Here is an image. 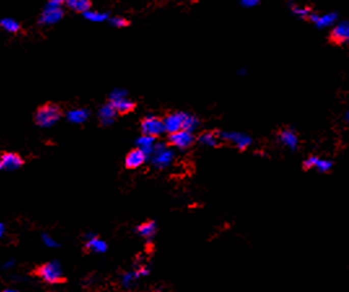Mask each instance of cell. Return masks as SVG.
Masks as SVG:
<instances>
[{"label": "cell", "instance_id": "6da1fadb", "mask_svg": "<svg viewBox=\"0 0 349 292\" xmlns=\"http://www.w3.org/2000/svg\"><path fill=\"white\" fill-rule=\"evenodd\" d=\"M33 273H34V275H37L38 278H40L42 281L51 284L64 283V282L66 281L65 277H64L63 274V269H61L60 263L56 262V261L43 263V265L35 268Z\"/></svg>", "mask_w": 349, "mask_h": 292}, {"label": "cell", "instance_id": "7a4b0ae2", "mask_svg": "<svg viewBox=\"0 0 349 292\" xmlns=\"http://www.w3.org/2000/svg\"><path fill=\"white\" fill-rule=\"evenodd\" d=\"M63 116L60 107L56 104H44L35 113V122L42 127H49L58 122Z\"/></svg>", "mask_w": 349, "mask_h": 292}, {"label": "cell", "instance_id": "3957f363", "mask_svg": "<svg viewBox=\"0 0 349 292\" xmlns=\"http://www.w3.org/2000/svg\"><path fill=\"white\" fill-rule=\"evenodd\" d=\"M126 95V91H123V90H115L109 96V103H112V105L115 107L116 111L121 115L131 112L135 108L134 101L127 99Z\"/></svg>", "mask_w": 349, "mask_h": 292}, {"label": "cell", "instance_id": "277c9868", "mask_svg": "<svg viewBox=\"0 0 349 292\" xmlns=\"http://www.w3.org/2000/svg\"><path fill=\"white\" fill-rule=\"evenodd\" d=\"M141 129L143 135L156 138L165 131V125H164V120H161V118L155 117V116H148L142 121Z\"/></svg>", "mask_w": 349, "mask_h": 292}, {"label": "cell", "instance_id": "5b68a950", "mask_svg": "<svg viewBox=\"0 0 349 292\" xmlns=\"http://www.w3.org/2000/svg\"><path fill=\"white\" fill-rule=\"evenodd\" d=\"M63 16L64 12L61 9L60 4H55L48 2V4L46 6L44 11L42 12V15H40L39 22L42 25H55V23H58L63 18Z\"/></svg>", "mask_w": 349, "mask_h": 292}, {"label": "cell", "instance_id": "8992f818", "mask_svg": "<svg viewBox=\"0 0 349 292\" xmlns=\"http://www.w3.org/2000/svg\"><path fill=\"white\" fill-rule=\"evenodd\" d=\"M187 116L189 115L184 112H177V113H172V115L166 116V117L164 118L165 131L168 132V134H173V132H177V131H180V130H183Z\"/></svg>", "mask_w": 349, "mask_h": 292}, {"label": "cell", "instance_id": "52a82bcc", "mask_svg": "<svg viewBox=\"0 0 349 292\" xmlns=\"http://www.w3.org/2000/svg\"><path fill=\"white\" fill-rule=\"evenodd\" d=\"M168 141H169V143L172 144V146L178 147V148H180V149H186V148H190V147L194 144L195 138L191 131L180 130V131L169 134Z\"/></svg>", "mask_w": 349, "mask_h": 292}, {"label": "cell", "instance_id": "ba28073f", "mask_svg": "<svg viewBox=\"0 0 349 292\" xmlns=\"http://www.w3.org/2000/svg\"><path fill=\"white\" fill-rule=\"evenodd\" d=\"M22 165L23 160L21 158L20 155L15 153V152H4L2 157H0V169L6 170V172L16 170Z\"/></svg>", "mask_w": 349, "mask_h": 292}, {"label": "cell", "instance_id": "9c48e42d", "mask_svg": "<svg viewBox=\"0 0 349 292\" xmlns=\"http://www.w3.org/2000/svg\"><path fill=\"white\" fill-rule=\"evenodd\" d=\"M330 40L335 44H344L349 42V22L338 23L330 33Z\"/></svg>", "mask_w": 349, "mask_h": 292}, {"label": "cell", "instance_id": "30bf717a", "mask_svg": "<svg viewBox=\"0 0 349 292\" xmlns=\"http://www.w3.org/2000/svg\"><path fill=\"white\" fill-rule=\"evenodd\" d=\"M173 152L166 148L164 144H156L153 148V164L158 168H164L172 161Z\"/></svg>", "mask_w": 349, "mask_h": 292}, {"label": "cell", "instance_id": "8fae6325", "mask_svg": "<svg viewBox=\"0 0 349 292\" xmlns=\"http://www.w3.org/2000/svg\"><path fill=\"white\" fill-rule=\"evenodd\" d=\"M147 153L141 148H135L127 153L126 158H125V166L127 169H137L141 165H143L146 161Z\"/></svg>", "mask_w": 349, "mask_h": 292}, {"label": "cell", "instance_id": "7c38bea8", "mask_svg": "<svg viewBox=\"0 0 349 292\" xmlns=\"http://www.w3.org/2000/svg\"><path fill=\"white\" fill-rule=\"evenodd\" d=\"M221 138L225 139V141H229L231 143H234L235 146L240 149H246L249 144L252 143L251 138L248 135L240 134V132H222Z\"/></svg>", "mask_w": 349, "mask_h": 292}, {"label": "cell", "instance_id": "4fadbf2b", "mask_svg": "<svg viewBox=\"0 0 349 292\" xmlns=\"http://www.w3.org/2000/svg\"><path fill=\"white\" fill-rule=\"evenodd\" d=\"M309 20L312 22H314L318 28L324 29V28H329V26H332L336 20H338V15L336 13H327V15H317L313 12L310 15Z\"/></svg>", "mask_w": 349, "mask_h": 292}, {"label": "cell", "instance_id": "5bb4252c", "mask_svg": "<svg viewBox=\"0 0 349 292\" xmlns=\"http://www.w3.org/2000/svg\"><path fill=\"white\" fill-rule=\"evenodd\" d=\"M278 138H279L281 143L283 144V146L288 147L289 149L298 148V144H299L298 134H296V132L293 131L292 129L281 130V132H279V137Z\"/></svg>", "mask_w": 349, "mask_h": 292}, {"label": "cell", "instance_id": "9a60e30c", "mask_svg": "<svg viewBox=\"0 0 349 292\" xmlns=\"http://www.w3.org/2000/svg\"><path fill=\"white\" fill-rule=\"evenodd\" d=\"M117 113L118 112L116 111L115 107L112 105V103H108L100 108V111H99V118H100L103 125H111L115 121Z\"/></svg>", "mask_w": 349, "mask_h": 292}, {"label": "cell", "instance_id": "2e32d148", "mask_svg": "<svg viewBox=\"0 0 349 292\" xmlns=\"http://www.w3.org/2000/svg\"><path fill=\"white\" fill-rule=\"evenodd\" d=\"M66 117H68V120L73 123H83L87 118H89V111L80 108L72 109V111H69V112L66 113Z\"/></svg>", "mask_w": 349, "mask_h": 292}, {"label": "cell", "instance_id": "e0dca14e", "mask_svg": "<svg viewBox=\"0 0 349 292\" xmlns=\"http://www.w3.org/2000/svg\"><path fill=\"white\" fill-rule=\"evenodd\" d=\"M137 146L138 148L143 149L146 152L147 155L153 152V148H155V138L153 137H148V135H143L137 141Z\"/></svg>", "mask_w": 349, "mask_h": 292}, {"label": "cell", "instance_id": "ac0fdd59", "mask_svg": "<svg viewBox=\"0 0 349 292\" xmlns=\"http://www.w3.org/2000/svg\"><path fill=\"white\" fill-rule=\"evenodd\" d=\"M85 251L86 252H105L106 244L100 239L91 238L90 241H87L86 246H85Z\"/></svg>", "mask_w": 349, "mask_h": 292}, {"label": "cell", "instance_id": "d6986e66", "mask_svg": "<svg viewBox=\"0 0 349 292\" xmlns=\"http://www.w3.org/2000/svg\"><path fill=\"white\" fill-rule=\"evenodd\" d=\"M156 230H157V226H156L153 221H147V222L139 225V227H138V232L144 238H152L156 234Z\"/></svg>", "mask_w": 349, "mask_h": 292}, {"label": "cell", "instance_id": "ffe728a7", "mask_svg": "<svg viewBox=\"0 0 349 292\" xmlns=\"http://www.w3.org/2000/svg\"><path fill=\"white\" fill-rule=\"evenodd\" d=\"M65 3L70 9L77 12H82V13L90 11V6H91V4H90V0H65Z\"/></svg>", "mask_w": 349, "mask_h": 292}, {"label": "cell", "instance_id": "44dd1931", "mask_svg": "<svg viewBox=\"0 0 349 292\" xmlns=\"http://www.w3.org/2000/svg\"><path fill=\"white\" fill-rule=\"evenodd\" d=\"M218 138H221V137H218L216 132H213V131H205V132H203V134L199 137V143H201V144H204V146H208V147H214V146H217L218 144Z\"/></svg>", "mask_w": 349, "mask_h": 292}, {"label": "cell", "instance_id": "7402d4cb", "mask_svg": "<svg viewBox=\"0 0 349 292\" xmlns=\"http://www.w3.org/2000/svg\"><path fill=\"white\" fill-rule=\"evenodd\" d=\"M2 28L8 33H18L20 32V23L13 18H3L0 22Z\"/></svg>", "mask_w": 349, "mask_h": 292}, {"label": "cell", "instance_id": "603a6c76", "mask_svg": "<svg viewBox=\"0 0 349 292\" xmlns=\"http://www.w3.org/2000/svg\"><path fill=\"white\" fill-rule=\"evenodd\" d=\"M85 17L87 20L92 21V22H104L105 20H108V15L103 13V12H95V11H87L83 13Z\"/></svg>", "mask_w": 349, "mask_h": 292}, {"label": "cell", "instance_id": "cb8c5ba5", "mask_svg": "<svg viewBox=\"0 0 349 292\" xmlns=\"http://www.w3.org/2000/svg\"><path fill=\"white\" fill-rule=\"evenodd\" d=\"M331 168H332V163L330 160H320V158H317V163H315L314 169H317L318 172H320V173L330 172Z\"/></svg>", "mask_w": 349, "mask_h": 292}, {"label": "cell", "instance_id": "d4e9b609", "mask_svg": "<svg viewBox=\"0 0 349 292\" xmlns=\"http://www.w3.org/2000/svg\"><path fill=\"white\" fill-rule=\"evenodd\" d=\"M292 12L300 18H309L313 12L308 7H292Z\"/></svg>", "mask_w": 349, "mask_h": 292}, {"label": "cell", "instance_id": "484cf974", "mask_svg": "<svg viewBox=\"0 0 349 292\" xmlns=\"http://www.w3.org/2000/svg\"><path fill=\"white\" fill-rule=\"evenodd\" d=\"M199 126V120L195 116H191L189 115L186 118V122H184V126H183V130H187V131H194L196 127Z\"/></svg>", "mask_w": 349, "mask_h": 292}, {"label": "cell", "instance_id": "4316f807", "mask_svg": "<svg viewBox=\"0 0 349 292\" xmlns=\"http://www.w3.org/2000/svg\"><path fill=\"white\" fill-rule=\"evenodd\" d=\"M111 22H112V25L116 26V28H125V26H127V23H129L127 22V20H125V18H122V17L112 18Z\"/></svg>", "mask_w": 349, "mask_h": 292}, {"label": "cell", "instance_id": "83f0119b", "mask_svg": "<svg viewBox=\"0 0 349 292\" xmlns=\"http://www.w3.org/2000/svg\"><path fill=\"white\" fill-rule=\"evenodd\" d=\"M317 158L315 156H310V157L306 158L305 161H304V169H312V168H314L315 166V163H317Z\"/></svg>", "mask_w": 349, "mask_h": 292}, {"label": "cell", "instance_id": "f1b7e54d", "mask_svg": "<svg viewBox=\"0 0 349 292\" xmlns=\"http://www.w3.org/2000/svg\"><path fill=\"white\" fill-rule=\"evenodd\" d=\"M260 2L261 0H241V4H243L244 7H249V8H252V7L257 6Z\"/></svg>", "mask_w": 349, "mask_h": 292}, {"label": "cell", "instance_id": "f546056e", "mask_svg": "<svg viewBox=\"0 0 349 292\" xmlns=\"http://www.w3.org/2000/svg\"><path fill=\"white\" fill-rule=\"evenodd\" d=\"M48 2H51V3H55V4H61V3H65V0H48Z\"/></svg>", "mask_w": 349, "mask_h": 292}, {"label": "cell", "instance_id": "4dcf8cb0", "mask_svg": "<svg viewBox=\"0 0 349 292\" xmlns=\"http://www.w3.org/2000/svg\"><path fill=\"white\" fill-rule=\"evenodd\" d=\"M345 120L349 122V111H348V112H346V115H345Z\"/></svg>", "mask_w": 349, "mask_h": 292}, {"label": "cell", "instance_id": "1f68e13d", "mask_svg": "<svg viewBox=\"0 0 349 292\" xmlns=\"http://www.w3.org/2000/svg\"><path fill=\"white\" fill-rule=\"evenodd\" d=\"M3 292H17V291H13V289H6V291Z\"/></svg>", "mask_w": 349, "mask_h": 292}, {"label": "cell", "instance_id": "d6a6232c", "mask_svg": "<svg viewBox=\"0 0 349 292\" xmlns=\"http://www.w3.org/2000/svg\"><path fill=\"white\" fill-rule=\"evenodd\" d=\"M151 292H160V291H151Z\"/></svg>", "mask_w": 349, "mask_h": 292}]
</instances>
